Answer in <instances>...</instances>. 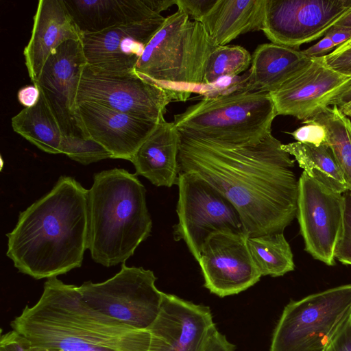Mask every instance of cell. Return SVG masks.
I'll use <instances>...</instances> for the list:
<instances>
[{"label":"cell","instance_id":"1","mask_svg":"<svg viewBox=\"0 0 351 351\" xmlns=\"http://www.w3.org/2000/svg\"><path fill=\"white\" fill-rule=\"evenodd\" d=\"M282 145L271 133L239 147L181 134L179 171L199 176L228 197L248 237L283 233L296 217L298 180Z\"/></svg>","mask_w":351,"mask_h":351},{"label":"cell","instance_id":"2","mask_svg":"<svg viewBox=\"0 0 351 351\" xmlns=\"http://www.w3.org/2000/svg\"><path fill=\"white\" fill-rule=\"evenodd\" d=\"M88 190L62 176L51 190L20 213L6 234L7 256L19 272L40 280L80 267L88 241Z\"/></svg>","mask_w":351,"mask_h":351},{"label":"cell","instance_id":"3","mask_svg":"<svg viewBox=\"0 0 351 351\" xmlns=\"http://www.w3.org/2000/svg\"><path fill=\"white\" fill-rule=\"evenodd\" d=\"M10 326L29 351H149V330L128 327L89 306L78 287L47 279L32 306H25Z\"/></svg>","mask_w":351,"mask_h":351},{"label":"cell","instance_id":"4","mask_svg":"<svg viewBox=\"0 0 351 351\" xmlns=\"http://www.w3.org/2000/svg\"><path fill=\"white\" fill-rule=\"evenodd\" d=\"M87 213V250L106 267L125 263L152 230L145 188L136 173L123 169L94 175Z\"/></svg>","mask_w":351,"mask_h":351},{"label":"cell","instance_id":"5","mask_svg":"<svg viewBox=\"0 0 351 351\" xmlns=\"http://www.w3.org/2000/svg\"><path fill=\"white\" fill-rule=\"evenodd\" d=\"M277 112L268 93L243 88L206 97L174 116L183 136L225 147L259 143L269 133Z\"/></svg>","mask_w":351,"mask_h":351},{"label":"cell","instance_id":"6","mask_svg":"<svg viewBox=\"0 0 351 351\" xmlns=\"http://www.w3.org/2000/svg\"><path fill=\"white\" fill-rule=\"evenodd\" d=\"M215 47L200 22L178 10L166 17L134 70L184 101L195 87L204 86L206 66Z\"/></svg>","mask_w":351,"mask_h":351},{"label":"cell","instance_id":"7","mask_svg":"<svg viewBox=\"0 0 351 351\" xmlns=\"http://www.w3.org/2000/svg\"><path fill=\"white\" fill-rule=\"evenodd\" d=\"M351 314V284L287 304L274 328L270 351H324Z\"/></svg>","mask_w":351,"mask_h":351},{"label":"cell","instance_id":"8","mask_svg":"<svg viewBox=\"0 0 351 351\" xmlns=\"http://www.w3.org/2000/svg\"><path fill=\"white\" fill-rule=\"evenodd\" d=\"M154 272L122 263L120 271L99 283L78 287L82 299L101 314L136 330H149L160 312L164 293Z\"/></svg>","mask_w":351,"mask_h":351},{"label":"cell","instance_id":"9","mask_svg":"<svg viewBox=\"0 0 351 351\" xmlns=\"http://www.w3.org/2000/svg\"><path fill=\"white\" fill-rule=\"evenodd\" d=\"M177 184L178 222L173 227L174 239L184 241L197 261L211 234L245 233L234 204L208 182L194 173L180 172Z\"/></svg>","mask_w":351,"mask_h":351},{"label":"cell","instance_id":"10","mask_svg":"<svg viewBox=\"0 0 351 351\" xmlns=\"http://www.w3.org/2000/svg\"><path fill=\"white\" fill-rule=\"evenodd\" d=\"M94 102L112 110L158 122L167 105L179 95L135 70L108 71L88 64L83 71L77 102Z\"/></svg>","mask_w":351,"mask_h":351},{"label":"cell","instance_id":"11","mask_svg":"<svg viewBox=\"0 0 351 351\" xmlns=\"http://www.w3.org/2000/svg\"><path fill=\"white\" fill-rule=\"evenodd\" d=\"M351 12V0H266L263 32L272 43L298 49Z\"/></svg>","mask_w":351,"mask_h":351},{"label":"cell","instance_id":"12","mask_svg":"<svg viewBox=\"0 0 351 351\" xmlns=\"http://www.w3.org/2000/svg\"><path fill=\"white\" fill-rule=\"evenodd\" d=\"M296 217L305 251L328 266L335 265L334 252L343 221V194L303 171L298 179Z\"/></svg>","mask_w":351,"mask_h":351},{"label":"cell","instance_id":"13","mask_svg":"<svg viewBox=\"0 0 351 351\" xmlns=\"http://www.w3.org/2000/svg\"><path fill=\"white\" fill-rule=\"evenodd\" d=\"M245 233L219 232L204 243L198 263L204 287L219 297L238 294L262 276L251 257Z\"/></svg>","mask_w":351,"mask_h":351},{"label":"cell","instance_id":"14","mask_svg":"<svg viewBox=\"0 0 351 351\" xmlns=\"http://www.w3.org/2000/svg\"><path fill=\"white\" fill-rule=\"evenodd\" d=\"M350 84L351 76L330 67L324 56L313 58L306 68L269 95L277 115L304 121L332 106Z\"/></svg>","mask_w":351,"mask_h":351},{"label":"cell","instance_id":"15","mask_svg":"<svg viewBox=\"0 0 351 351\" xmlns=\"http://www.w3.org/2000/svg\"><path fill=\"white\" fill-rule=\"evenodd\" d=\"M87 64L80 39L62 43L47 59L33 84L44 94L64 134H75L74 112L81 77Z\"/></svg>","mask_w":351,"mask_h":351},{"label":"cell","instance_id":"16","mask_svg":"<svg viewBox=\"0 0 351 351\" xmlns=\"http://www.w3.org/2000/svg\"><path fill=\"white\" fill-rule=\"evenodd\" d=\"M74 118L82 136L103 145L112 158L128 160L158 123L86 101L77 102Z\"/></svg>","mask_w":351,"mask_h":351},{"label":"cell","instance_id":"17","mask_svg":"<svg viewBox=\"0 0 351 351\" xmlns=\"http://www.w3.org/2000/svg\"><path fill=\"white\" fill-rule=\"evenodd\" d=\"M215 328L208 306L164 293L158 315L149 328V351H202Z\"/></svg>","mask_w":351,"mask_h":351},{"label":"cell","instance_id":"18","mask_svg":"<svg viewBox=\"0 0 351 351\" xmlns=\"http://www.w3.org/2000/svg\"><path fill=\"white\" fill-rule=\"evenodd\" d=\"M166 17L120 25L81 36L87 64L108 71H130L145 47L163 25Z\"/></svg>","mask_w":351,"mask_h":351},{"label":"cell","instance_id":"19","mask_svg":"<svg viewBox=\"0 0 351 351\" xmlns=\"http://www.w3.org/2000/svg\"><path fill=\"white\" fill-rule=\"evenodd\" d=\"M81 35L149 19L175 4L176 0H64Z\"/></svg>","mask_w":351,"mask_h":351},{"label":"cell","instance_id":"20","mask_svg":"<svg viewBox=\"0 0 351 351\" xmlns=\"http://www.w3.org/2000/svg\"><path fill=\"white\" fill-rule=\"evenodd\" d=\"M81 36L64 0H40L34 16L31 37L23 51L33 84L51 53L64 41L80 39Z\"/></svg>","mask_w":351,"mask_h":351},{"label":"cell","instance_id":"21","mask_svg":"<svg viewBox=\"0 0 351 351\" xmlns=\"http://www.w3.org/2000/svg\"><path fill=\"white\" fill-rule=\"evenodd\" d=\"M180 138V132L174 123L162 117L130 160L136 174L145 177L156 186L177 184Z\"/></svg>","mask_w":351,"mask_h":351},{"label":"cell","instance_id":"22","mask_svg":"<svg viewBox=\"0 0 351 351\" xmlns=\"http://www.w3.org/2000/svg\"><path fill=\"white\" fill-rule=\"evenodd\" d=\"M313 58L302 51L275 43L259 45L252 55L244 90L271 93L297 75Z\"/></svg>","mask_w":351,"mask_h":351},{"label":"cell","instance_id":"23","mask_svg":"<svg viewBox=\"0 0 351 351\" xmlns=\"http://www.w3.org/2000/svg\"><path fill=\"white\" fill-rule=\"evenodd\" d=\"M266 0H215L199 21L215 46L239 36L262 30Z\"/></svg>","mask_w":351,"mask_h":351},{"label":"cell","instance_id":"24","mask_svg":"<svg viewBox=\"0 0 351 351\" xmlns=\"http://www.w3.org/2000/svg\"><path fill=\"white\" fill-rule=\"evenodd\" d=\"M40 92L39 99L34 106L25 108L12 118V127L40 150L51 154H60L64 132L44 94Z\"/></svg>","mask_w":351,"mask_h":351},{"label":"cell","instance_id":"25","mask_svg":"<svg viewBox=\"0 0 351 351\" xmlns=\"http://www.w3.org/2000/svg\"><path fill=\"white\" fill-rule=\"evenodd\" d=\"M282 148L294 156L300 167L309 177L330 189L344 193L348 191L342 171L330 147L293 142L282 144Z\"/></svg>","mask_w":351,"mask_h":351},{"label":"cell","instance_id":"26","mask_svg":"<svg viewBox=\"0 0 351 351\" xmlns=\"http://www.w3.org/2000/svg\"><path fill=\"white\" fill-rule=\"evenodd\" d=\"M247 244L262 276L279 277L294 270L293 253L283 233L248 237Z\"/></svg>","mask_w":351,"mask_h":351},{"label":"cell","instance_id":"27","mask_svg":"<svg viewBox=\"0 0 351 351\" xmlns=\"http://www.w3.org/2000/svg\"><path fill=\"white\" fill-rule=\"evenodd\" d=\"M322 125L330 147L342 171L348 191H351V120L334 105L309 118Z\"/></svg>","mask_w":351,"mask_h":351},{"label":"cell","instance_id":"28","mask_svg":"<svg viewBox=\"0 0 351 351\" xmlns=\"http://www.w3.org/2000/svg\"><path fill=\"white\" fill-rule=\"evenodd\" d=\"M252 55L241 46H216L208 58L204 86L210 85L223 77H235L251 65Z\"/></svg>","mask_w":351,"mask_h":351},{"label":"cell","instance_id":"29","mask_svg":"<svg viewBox=\"0 0 351 351\" xmlns=\"http://www.w3.org/2000/svg\"><path fill=\"white\" fill-rule=\"evenodd\" d=\"M60 152L84 165L112 158L103 145L92 138L84 137L80 132L64 134Z\"/></svg>","mask_w":351,"mask_h":351},{"label":"cell","instance_id":"30","mask_svg":"<svg viewBox=\"0 0 351 351\" xmlns=\"http://www.w3.org/2000/svg\"><path fill=\"white\" fill-rule=\"evenodd\" d=\"M343 226L334 256L343 264L351 265V191H346L343 193Z\"/></svg>","mask_w":351,"mask_h":351},{"label":"cell","instance_id":"31","mask_svg":"<svg viewBox=\"0 0 351 351\" xmlns=\"http://www.w3.org/2000/svg\"><path fill=\"white\" fill-rule=\"evenodd\" d=\"M302 123V126L289 133L297 142L316 146L326 145V131L322 125L311 119H305Z\"/></svg>","mask_w":351,"mask_h":351},{"label":"cell","instance_id":"32","mask_svg":"<svg viewBox=\"0 0 351 351\" xmlns=\"http://www.w3.org/2000/svg\"><path fill=\"white\" fill-rule=\"evenodd\" d=\"M324 351H351V314L338 328Z\"/></svg>","mask_w":351,"mask_h":351},{"label":"cell","instance_id":"33","mask_svg":"<svg viewBox=\"0 0 351 351\" xmlns=\"http://www.w3.org/2000/svg\"><path fill=\"white\" fill-rule=\"evenodd\" d=\"M215 0H176L178 10L186 14L190 19L199 22Z\"/></svg>","mask_w":351,"mask_h":351},{"label":"cell","instance_id":"34","mask_svg":"<svg viewBox=\"0 0 351 351\" xmlns=\"http://www.w3.org/2000/svg\"><path fill=\"white\" fill-rule=\"evenodd\" d=\"M326 64L343 75L351 76V48L337 54L324 56Z\"/></svg>","mask_w":351,"mask_h":351},{"label":"cell","instance_id":"35","mask_svg":"<svg viewBox=\"0 0 351 351\" xmlns=\"http://www.w3.org/2000/svg\"><path fill=\"white\" fill-rule=\"evenodd\" d=\"M0 351H29L25 339L19 333L12 330L1 333Z\"/></svg>","mask_w":351,"mask_h":351},{"label":"cell","instance_id":"36","mask_svg":"<svg viewBox=\"0 0 351 351\" xmlns=\"http://www.w3.org/2000/svg\"><path fill=\"white\" fill-rule=\"evenodd\" d=\"M235 348V346L215 328L208 336L202 351H234Z\"/></svg>","mask_w":351,"mask_h":351},{"label":"cell","instance_id":"37","mask_svg":"<svg viewBox=\"0 0 351 351\" xmlns=\"http://www.w3.org/2000/svg\"><path fill=\"white\" fill-rule=\"evenodd\" d=\"M335 47L330 38L324 35L317 43L303 50V53L310 58L321 57L326 56L328 52Z\"/></svg>","mask_w":351,"mask_h":351},{"label":"cell","instance_id":"38","mask_svg":"<svg viewBox=\"0 0 351 351\" xmlns=\"http://www.w3.org/2000/svg\"><path fill=\"white\" fill-rule=\"evenodd\" d=\"M40 90L35 86H26L21 88L18 92V99L25 108L34 106L40 97Z\"/></svg>","mask_w":351,"mask_h":351},{"label":"cell","instance_id":"39","mask_svg":"<svg viewBox=\"0 0 351 351\" xmlns=\"http://www.w3.org/2000/svg\"><path fill=\"white\" fill-rule=\"evenodd\" d=\"M325 35L328 36L337 47L351 39V29L334 25Z\"/></svg>","mask_w":351,"mask_h":351},{"label":"cell","instance_id":"40","mask_svg":"<svg viewBox=\"0 0 351 351\" xmlns=\"http://www.w3.org/2000/svg\"><path fill=\"white\" fill-rule=\"evenodd\" d=\"M347 117L351 115V84L333 103Z\"/></svg>","mask_w":351,"mask_h":351},{"label":"cell","instance_id":"41","mask_svg":"<svg viewBox=\"0 0 351 351\" xmlns=\"http://www.w3.org/2000/svg\"><path fill=\"white\" fill-rule=\"evenodd\" d=\"M335 26L351 29V12L339 21Z\"/></svg>","mask_w":351,"mask_h":351},{"label":"cell","instance_id":"42","mask_svg":"<svg viewBox=\"0 0 351 351\" xmlns=\"http://www.w3.org/2000/svg\"><path fill=\"white\" fill-rule=\"evenodd\" d=\"M349 117V118L350 119V120H351V116H350V117Z\"/></svg>","mask_w":351,"mask_h":351}]
</instances>
